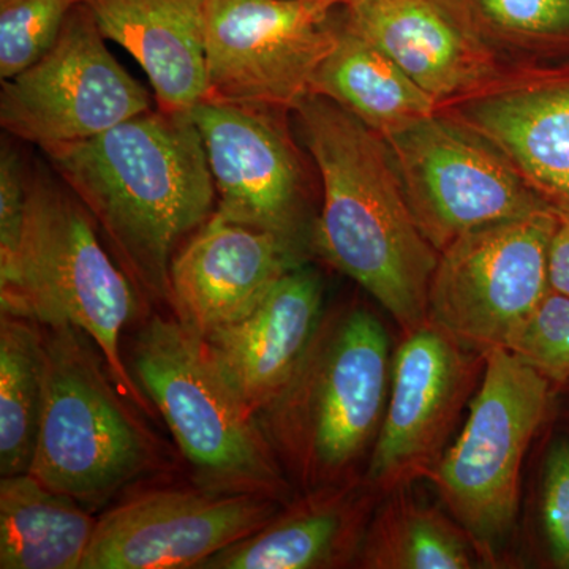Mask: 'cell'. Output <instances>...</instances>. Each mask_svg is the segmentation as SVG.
I'll list each match as a JSON object with an SVG mask.
<instances>
[{"label":"cell","mask_w":569,"mask_h":569,"mask_svg":"<svg viewBox=\"0 0 569 569\" xmlns=\"http://www.w3.org/2000/svg\"><path fill=\"white\" fill-rule=\"evenodd\" d=\"M41 151L102 228L134 287L170 301L176 246L216 212V183L190 112L157 108Z\"/></svg>","instance_id":"1"},{"label":"cell","mask_w":569,"mask_h":569,"mask_svg":"<svg viewBox=\"0 0 569 569\" xmlns=\"http://www.w3.org/2000/svg\"><path fill=\"white\" fill-rule=\"evenodd\" d=\"M323 187L312 242L383 307L402 335L429 320L440 253L419 230L383 137L325 97L296 107Z\"/></svg>","instance_id":"2"},{"label":"cell","mask_w":569,"mask_h":569,"mask_svg":"<svg viewBox=\"0 0 569 569\" xmlns=\"http://www.w3.org/2000/svg\"><path fill=\"white\" fill-rule=\"evenodd\" d=\"M387 326L365 306L325 313L293 378L258 422L301 492L365 477L387 410Z\"/></svg>","instance_id":"3"},{"label":"cell","mask_w":569,"mask_h":569,"mask_svg":"<svg viewBox=\"0 0 569 569\" xmlns=\"http://www.w3.org/2000/svg\"><path fill=\"white\" fill-rule=\"evenodd\" d=\"M0 302L2 312L91 337L119 391L148 410L121 355L123 331L140 312L137 287L104 250L88 209L50 176L29 178L24 238L13 271L0 280Z\"/></svg>","instance_id":"4"},{"label":"cell","mask_w":569,"mask_h":569,"mask_svg":"<svg viewBox=\"0 0 569 569\" xmlns=\"http://www.w3.org/2000/svg\"><path fill=\"white\" fill-rule=\"evenodd\" d=\"M134 376L156 403L201 489L288 503L293 486L203 337L153 317L134 337Z\"/></svg>","instance_id":"5"},{"label":"cell","mask_w":569,"mask_h":569,"mask_svg":"<svg viewBox=\"0 0 569 569\" xmlns=\"http://www.w3.org/2000/svg\"><path fill=\"white\" fill-rule=\"evenodd\" d=\"M43 411L29 473L89 508L159 470V441L123 402L99 348L74 326H47Z\"/></svg>","instance_id":"6"},{"label":"cell","mask_w":569,"mask_h":569,"mask_svg":"<svg viewBox=\"0 0 569 569\" xmlns=\"http://www.w3.org/2000/svg\"><path fill=\"white\" fill-rule=\"evenodd\" d=\"M550 397L552 383L518 355L489 351L466 425L427 477L485 567L497 563L515 531L520 471Z\"/></svg>","instance_id":"7"},{"label":"cell","mask_w":569,"mask_h":569,"mask_svg":"<svg viewBox=\"0 0 569 569\" xmlns=\"http://www.w3.org/2000/svg\"><path fill=\"white\" fill-rule=\"evenodd\" d=\"M557 206L478 228L438 257L429 320L488 355L508 348L549 295V247Z\"/></svg>","instance_id":"8"},{"label":"cell","mask_w":569,"mask_h":569,"mask_svg":"<svg viewBox=\"0 0 569 569\" xmlns=\"http://www.w3.org/2000/svg\"><path fill=\"white\" fill-rule=\"evenodd\" d=\"M385 141L419 230L438 253L478 228L552 204L503 153L445 112Z\"/></svg>","instance_id":"9"},{"label":"cell","mask_w":569,"mask_h":569,"mask_svg":"<svg viewBox=\"0 0 569 569\" xmlns=\"http://www.w3.org/2000/svg\"><path fill=\"white\" fill-rule=\"evenodd\" d=\"M84 3L47 54L2 81L0 126L40 149L88 140L151 111L152 97L116 61Z\"/></svg>","instance_id":"10"},{"label":"cell","mask_w":569,"mask_h":569,"mask_svg":"<svg viewBox=\"0 0 569 569\" xmlns=\"http://www.w3.org/2000/svg\"><path fill=\"white\" fill-rule=\"evenodd\" d=\"M332 10L310 0H206V99L295 111L335 50Z\"/></svg>","instance_id":"11"},{"label":"cell","mask_w":569,"mask_h":569,"mask_svg":"<svg viewBox=\"0 0 569 569\" xmlns=\"http://www.w3.org/2000/svg\"><path fill=\"white\" fill-rule=\"evenodd\" d=\"M486 355L427 320L392 353L383 422L365 478L381 497L427 479L485 373Z\"/></svg>","instance_id":"12"},{"label":"cell","mask_w":569,"mask_h":569,"mask_svg":"<svg viewBox=\"0 0 569 569\" xmlns=\"http://www.w3.org/2000/svg\"><path fill=\"white\" fill-rule=\"evenodd\" d=\"M283 110L204 99L190 116L216 183L217 213L301 252L309 179Z\"/></svg>","instance_id":"13"},{"label":"cell","mask_w":569,"mask_h":569,"mask_svg":"<svg viewBox=\"0 0 569 569\" xmlns=\"http://www.w3.org/2000/svg\"><path fill=\"white\" fill-rule=\"evenodd\" d=\"M283 501L253 493L156 490L97 520L81 569L200 568L264 527Z\"/></svg>","instance_id":"14"},{"label":"cell","mask_w":569,"mask_h":569,"mask_svg":"<svg viewBox=\"0 0 569 569\" xmlns=\"http://www.w3.org/2000/svg\"><path fill=\"white\" fill-rule=\"evenodd\" d=\"M438 111L490 142L550 203L569 206L568 73L507 69Z\"/></svg>","instance_id":"15"},{"label":"cell","mask_w":569,"mask_h":569,"mask_svg":"<svg viewBox=\"0 0 569 569\" xmlns=\"http://www.w3.org/2000/svg\"><path fill=\"white\" fill-rule=\"evenodd\" d=\"M298 264V250L282 239L213 212L171 263L170 302L204 337L249 316Z\"/></svg>","instance_id":"16"},{"label":"cell","mask_w":569,"mask_h":569,"mask_svg":"<svg viewBox=\"0 0 569 569\" xmlns=\"http://www.w3.org/2000/svg\"><path fill=\"white\" fill-rule=\"evenodd\" d=\"M342 22L395 61L438 104L503 73L500 56L447 0H350Z\"/></svg>","instance_id":"17"},{"label":"cell","mask_w":569,"mask_h":569,"mask_svg":"<svg viewBox=\"0 0 569 569\" xmlns=\"http://www.w3.org/2000/svg\"><path fill=\"white\" fill-rule=\"evenodd\" d=\"M323 279L301 263L284 272L249 316L203 337L254 418L293 378L323 320Z\"/></svg>","instance_id":"18"},{"label":"cell","mask_w":569,"mask_h":569,"mask_svg":"<svg viewBox=\"0 0 569 569\" xmlns=\"http://www.w3.org/2000/svg\"><path fill=\"white\" fill-rule=\"evenodd\" d=\"M365 477L307 490L241 541L198 569H329L358 561L381 501Z\"/></svg>","instance_id":"19"},{"label":"cell","mask_w":569,"mask_h":569,"mask_svg":"<svg viewBox=\"0 0 569 569\" xmlns=\"http://www.w3.org/2000/svg\"><path fill=\"white\" fill-rule=\"evenodd\" d=\"M104 39L148 74L159 110L190 112L208 96L206 0H82Z\"/></svg>","instance_id":"20"},{"label":"cell","mask_w":569,"mask_h":569,"mask_svg":"<svg viewBox=\"0 0 569 569\" xmlns=\"http://www.w3.org/2000/svg\"><path fill=\"white\" fill-rule=\"evenodd\" d=\"M310 93L339 104L383 138L440 110L432 96L342 20L337 21L335 50L318 67Z\"/></svg>","instance_id":"21"},{"label":"cell","mask_w":569,"mask_h":569,"mask_svg":"<svg viewBox=\"0 0 569 569\" xmlns=\"http://www.w3.org/2000/svg\"><path fill=\"white\" fill-rule=\"evenodd\" d=\"M97 520L31 473L0 481V568L81 569Z\"/></svg>","instance_id":"22"},{"label":"cell","mask_w":569,"mask_h":569,"mask_svg":"<svg viewBox=\"0 0 569 569\" xmlns=\"http://www.w3.org/2000/svg\"><path fill=\"white\" fill-rule=\"evenodd\" d=\"M381 498L356 567L365 569H471L485 567L462 526L410 492Z\"/></svg>","instance_id":"23"},{"label":"cell","mask_w":569,"mask_h":569,"mask_svg":"<svg viewBox=\"0 0 569 569\" xmlns=\"http://www.w3.org/2000/svg\"><path fill=\"white\" fill-rule=\"evenodd\" d=\"M47 351L40 325L0 318V473H29L43 411Z\"/></svg>","instance_id":"24"},{"label":"cell","mask_w":569,"mask_h":569,"mask_svg":"<svg viewBox=\"0 0 569 569\" xmlns=\"http://www.w3.org/2000/svg\"><path fill=\"white\" fill-rule=\"evenodd\" d=\"M498 56L530 51L569 33V0H447Z\"/></svg>","instance_id":"25"},{"label":"cell","mask_w":569,"mask_h":569,"mask_svg":"<svg viewBox=\"0 0 569 569\" xmlns=\"http://www.w3.org/2000/svg\"><path fill=\"white\" fill-rule=\"evenodd\" d=\"M82 0H0V78L20 74L47 54Z\"/></svg>","instance_id":"26"},{"label":"cell","mask_w":569,"mask_h":569,"mask_svg":"<svg viewBox=\"0 0 569 569\" xmlns=\"http://www.w3.org/2000/svg\"><path fill=\"white\" fill-rule=\"evenodd\" d=\"M507 350L537 369L552 385L569 380V296L550 290Z\"/></svg>","instance_id":"27"},{"label":"cell","mask_w":569,"mask_h":569,"mask_svg":"<svg viewBox=\"0 0 569 569\" xmlns=\"http://www.w3.org/2000/svg\"><path fill=\"white\" fill-rule=\"evenodd\" d=\"M29 178L20 156L3 146L0 156V280L17 264L28 216Z\"/></svg>","instance_id":"28"},{"label":"cell","mask_w":569,"mask_h":569,"mask_svg":"<svg viewBox=\"0 0 569 569\" xmlns=\"http://www.w3.org/2000/svg\"><path fill=\"white\" fill-rule=\"evenodd\" d=\"M542 522L556 567L569 569V443L550 449L542 481Z\"/></svg>","instance_id":"29"},{"label":"cell","mask_w":569,"mask_h":569,"mask_svg":"<svg viewBox=\"0 0 569 569\" xmlns=\"http://www.w3.org/2000/svg\"><path fill=\"white\" fill-rule=\"evenodd\" d=\"M550 290L569 296V206H557V227L549 247Z\"/></svg>","instance_id":"30"},{"label":"cell","mask_w":569,"mask_h":569,"mask_svg":"<svg viewBox=\"0 0 569 569\" xmlns=\"http://www.w3.org/2000/svg\"><path fill=\"white\" fill-rule=\"evenodd\" d=\"M310 2H320L325 3V6L331 7V9H336L339 6H346L350 0H310Z\"/></svg>","instance_id":"31"}]
</instances>
